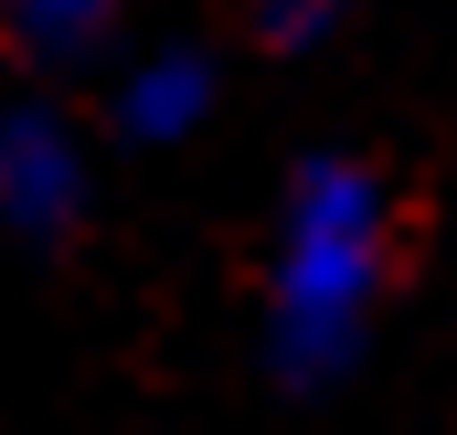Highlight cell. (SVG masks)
<instances>
[{"label":"cell","instance_id":"1","mask_svg":"<svg viewBox=\"0 0 457 435\" xmlns=\"http://www.w3.org/2000/svg\"><path fill=\"white\" fill-rule=\"evenodd\" d=\"M383 276H394V213H383V181L351 170V160H320L298 170L287 213H277V244H266V340L298 382L341 372L361 350V329L383 308Z\"/></svg>","mask_w":457,"mask_h":435},{"label":"cell","instance_id":"2","mask_svg":"<svg viewBox=\"0 0 457 435\" xmlns=\"http://www.w3.org/2000/svg\"><path fill=\"white\" fill-rule=\"evenodd\" d=\"M86 127L64 107H0V223L11 234H64L86 213Z\"/></svg>","mask_w":457,"mask_h":435},{"label":"cell","instance_id":"3","mask_svg":"<svg viewBox=\"0 0 457 435\" xmlns=\"http://www.w3.org/2000/svg\"><path fill=\"white\" fill-rule=\"evenodd\" d=\"M203 117H213V64H203L192 43H170V53H138V64H128V86H117V127H128V138L170 149V138H192Z\"/></svg>","mask_w":457,"mask_h":435},{"label":"cell","instance_id":"4","mask_svg":"<svg viewBox=\"0 0 457 435\" xmlns=\"http://www.w3.org/2000/svg\"><path fill=\"white\" fill-rule=\"evenodd\" d=\"M11 11V32L32 43V53H86V43H107L117 0H0Z\"/></svg>","mask_w":457,"mask_h":435},{"label":"cell","instance_id":"5","mask_svg":"<svg viewBox=\"0 0 457 435\" xmlns=\"http://www.w3.org/2000/svg\"><path fill=\"white\" fill-rule=\"evenodd\" d=\"M330 11H341V0H266V32H277V43H309Z\"/></svg>","mask_w":457,"mask_h":435}]
</instances>
